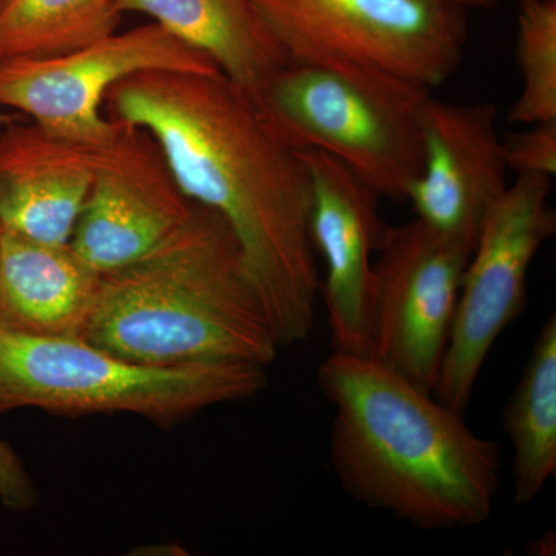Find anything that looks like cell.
I'll list each match as a JSON object with an SVG mask.
<instances>
[{
	"label": "cell",
	"instance_id": "21",
	"mask_svg": "<svg viewBox=\"0 0 556 556\" xmlns=\"http://www.w3.org/2000/svg\"><path fill=\"white\" fill-rule=\"evenodd\" d=\"M527 554L533 556H554L556 551V538L554 532H548L546 535L538 538V540L530 543L527 548Z\"/></svg>",
	"mask_w": 556,
	"mask_h": 556
},
{
	"label": "cell",
	"instance_id": "5",
	"mask_svg": "<svg viewBox=\"0 0 556 556\" xmlns=\"http://www.w3.org/2000/svg\"><path fill=\"white\" fill-rule=\"evenodd\" d=\"M430 94L404 80L288 62L255 100L295 148L324 150L380 197L407 201L422 170L419 110Z\"/></svg>",
	"mask_w": 556,
	"mask_h": 556
},
{
	"label": "cell",
	"instance_id": "2",
	"mask_svg": "<svg viewBox=\"0 0 556 556\" xmlns=\"http://www.w3.org/2000/svg\"><path fill=\"white\" fill-rule=\"evenodd\" d=\"M317 383L334 407L331 463L348 495L420 530L492 517L500 452L464 413L371 357L334 351Z\"/></svg>",
	"mask_w": 556,
	"mask_h": 556
},
{
	"label": "cell",
	"instance_id": "13",
	"mask_svg": "<svg viewBox=\"0 0 556 556\" xmlns=\"http://www.w3.org/2000/svg\"><path fill=\"white\" fill-rule=\"evenodd\" d=\"M97 146L53 137L20 121L0 131V229L65 244L93 182Z\"/></svg>",
	"mask_w": 556,
	"mask_h": 556
},
{
	"label": "cell",
	"instance_id": "23",
	"mask_svg": "<svg viewBox=\"0 0 556 556\" xmlns=\"http://www.w3.org/2000/svg\"><path fill=\"white\" fill-rule=\"evenodd\" d=\"M20 119V115H9V113H3L2 110H0V127L9 126V124Z\"/></svg>",
	"mask_w": 556,
	"mask_h": 556
},
{
	"label": "cell",
	"instance_id": "15",
	"mask_svg": "<svg viewBox=\"0 0 556 556\" xmlns=\"http://www.w3.org/2000/svg\"><path fill=\"white\" fill-rule=\"evenodd\" d=\"M118 10L148 14L254 98L289 62L249 0H118Z\"/></svg>",
	"mask_w": 556,
	"mask_h": 556
},
{
	"label": "cell",
	"instance_id": "18",
	"mask_svg": "<svg viewBox=\"0 0 556 556\" xmlns=\"http://www.w3.org/2000/svg\"><path fill=\"white\" fill-rule=\"evenodd\" d=\"M517 56L522 86L508 121L556 119V0H521Z\"/></svg>",
	"mask_w": 556,
	"mask_h": 556
},
{
	"label": "cell",
	"instance_id": "7",
	"mask_svg": "<svg viewBox=\"0 0 556 556\" xmlns=\"http://www.w3.org/2000/svg\"><path fill=\"white\" fill-rule=\"evenodd\" d=\"M551 179L518 175L482 222L433 388L456 412H466L497 338L526 309L530 265L556 230Z\"/></svg>",
	"mask_w": 556,
	"mask_h": 556
},
{
	"label": "cell",
	"instance_id": "14",
	"mask_svg": "<svg viewBox=\"0 0 556 556\" xmlns=\"http://www.w3.org/2000/svg\"><path fill=\"white\" fill-rule=\"evenodd\" d=\"M101 276L70 243H40L0 229V325L78 338Z\"/></svg>",
	"mask_w": 556,
	"mask_h": 556
},
{
	"label": "cell",
	"instance_id": "24",
	"mask_svg": "<svg viewBox=\"0 0 556 556\" xmlns=\"http://www.w3.org/2000/svg\"><path fill=\"white\" fill-rule=\"evenodd\" d=\"M7 2H9V0H0V10H2L3 7L7 5Z\"/></svg>",
	"mask_w": 556,
	"mask_h": 556
},
{
	"label": "cell",
	"instance_id": "3",
	"mask_svg": "<svg viewBox=\"0 0 556 556\" xmlns=\"http://www.w3.org/2000/svg\"><path fill=\"white\" fill-rule=\"evenodd\" d=\"M79 339L152 367H269L277 342L226 219L193 201L189 218L130 265L102 274Z\"/></svg>",
	"mask_w": 556,
	"mask_h": 556
},
{
	"label": "cell",
	"instance_id": "9",
	"mask_svg": "<svg viewBox=\"0 0 556 556\" xmlns=\"http://www.w3.org/2000/svg\"><path fill=\"white\" fill-rule=\"evenodd\" d=\"M378 254L369 357L433 391L471 249L415 218L387 226Z\"/></svg>",
	"mask_w": 556,
	"mask_h": 556
},
{
	"label": "cell",
	"instance_id": "10",
	"mask_svg": "<svg viewBox=\"0 0 556 556\" xmlns=\"http://www.w3.org/2000/svg\"><path fill=\"white\" fill-rule=\"evenodd\" d=\"M119 124L115 137L97 146L93 182L70 240L100 274L148 254L193 208L152 135Z\"/></svg>",
	"mask_w": 556,
	"mask_h": 556
},
{
	"label": "cell",
	"instance_id": "19",
	"mask_svg": "<svg viewBox=\"0 0 556 556\" xmlns=\"http://www.w3.org/2000/svg\"><path fill=\"white\" fill-rule=\"evenodd\" d=\"M504 160L508 170L518 175H556V119L529 124L527 129L510 131L503 138Z\"/></svg>",
	"mask_w": 556,
	"mask_h": 556
},
{
	"label": "cell",
	"instance_id": "1",
	"mask_svg": "<svg viewBox=\"0 0 556 556\" xmlns=\"http://www.w3.org/2000/svg\"><path fill=\"white\" fill-rule=\"evenodd\" d=\"M102 109L152 135L181 192L226 219L280 346L305 342L320 294L308 170L257 100L222 72L160 70L119 80Z\"/></svg>",
	"mask_w": 556,
	"mask_h": 556
},
{
	"label": "cell",
	"instance_id": "6",
	"mask_svg": "<svg viewBox=\"0 0 556 556\" xmlns=\"http://www.w3.org/2000/svg\"><path fill=\"white\" fill-rule=\"evenodd\" d=\"M294 64L433 90L452 78L467 42L447 0H249Z\"/></svg>",
	"mask_w": 556,
	"mask_h": 556
},
{
	"label": "cell",
	"instance_id": "22",
	"mask_svg": "<svg viewBox=\"0 0 556 556\" xmlns=\"http://www.w3.org/2000/svg\"><path fill=\"white\" fill-rule=\"evenodd\" d=\"M453 5L464 9V7H486L492 5L495 0H447Z\"/></svg>",
	"mask_w": 556,
	"mask_h": 556
},
{
	"label": "cell",
	"instance_id": "16",
	"mask_svg": "<svg viewBox=\"0 0 556 556\" xmlns=\"http://www.w3.org/2000/svg\"><path fill=\"white\" fill-rule=\"evenodd\" d=\"M514 448L515 501L532 503L556 475V316L541 327L517 390L504 408Z\"/></svg>",
	"mask_w": 556,
	"mask_h": 556
},
{
	"label": "cell",
	"instance_id": "11",
	"mask_svg": "<svg viewBox=\"0 0 556 556\" xmlns=\"http://www.w3.org/2000/svg\"><path fill=\"white\" fill-rule=\"evenodd\" d=\"M311 185L309 232L327 276L320 285L331 343L369 357L375 260L387 225L382 197L350 167L318 149H300Z\"/></svg>",
	"mask_w": 556,
	"mask_h": 556
},
{
	"label": "cell",
	"instance_id": "20",
	"mask_svg": "<svg viewBox=\"0 0 556 556\" xmlns=\"http://www.w3.org/2000/svg\"><path fill=\"white\" fill-rule=\"evenodd\" d=\"M38 490L17 453L0 439V503L11 511L30 510Z\"/></svg>",
	"mask_w": 556,
	"mask_h": 556
},
{
	"label": "cell",
	"instance_id": "17",
	"mask_svg": "<svg viewBox=\"0 0 556 556\" xmlns=\"http://www.w3.org/2000/svg\"><path fill=\"white\" fill-rule=\"evenodd\" d=\"M118 0H9L0 10V61L72 53L116 31Z\"/></svg>",
	"mask_w": 556,
	"mask_h": 556
},
{
	"label": "cell",
	"instance_id": "8",
	"mask_svg": "<svg viewBox=\"0 0 556 556\" xmlns=\"http://www.w3.org/2000/svg\"><path fill=\"white\" fill-rule=\"evenodd\" d=\"M160 70L219 73L207 54L152 22L61 56L0 61V108L28 116L53 137L101 146L121 126L102 110L108 91L135 73Z\"/></svg>",
	"mask_w": 556,
	"mask_h": 556
},
{
	"label": "cell",
	"instance_id": "4",
	"mask_svg": "<svg viewBox=\"0 0 556 556\" xmlns=\"http://www.w3.org/2000/svg\"><path fill=\"white\" fill-rule=\"evenodd\" d=\"M268 386L265 367L193 364L152 367L79 338L35 336L0 325V415L35 407L53 415L131 413L170 427Z\"/></svg>",
	"mask_w": 556,
	"mask_h": 556
},
{
	"label": "cell",
	"instance_id": "12",
	"mask_svg": "<svg viewBox=\"0 0 556 556\" xmlns=\"http://www.w3.org/2000/svg\"><path fill=\"white\" fill-rule=\"evenodd\" d=\"M496 119L490 102L456 104L431 94L419 110L422 170L407 201L424 225L471 251L486 212L508 188Z\"/></svg>",
	"mask_w": 556,
	"mask_h": 556
}]
</instances>
